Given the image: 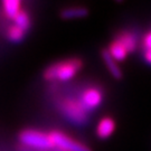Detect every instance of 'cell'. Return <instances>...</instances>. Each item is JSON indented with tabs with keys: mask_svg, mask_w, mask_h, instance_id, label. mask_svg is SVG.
<instances>
[{
	"mask_svg": "<svg viewBox=\"0 0 151 151\" xmlns=\"http://www.w3.org/2000/svg\"><path fill=\"white\" fill-rule=\"evenodd\" d=\"M83 68V60L77 57L56 62L44 70L43 77L47 82H67L74 78Z\"/></svg>",
	"mask_w": 151,
	"mask_h": 151,
	"instance_id": "6da1fadb",
	"label": "cell"
},
{
	"mask_svg": "<svg viewBox=\"0 0 151 151\" xmlns=\"http://www.w3.org/2000/svg\"><path fill=\"white\" fill-rule=\"evenodd\" d=\"M18 140L22 146L35 150H52L55 148L49 132L47 133L39 130H22L18 134Z\"/></svg>",
	"mask_w": 151,
	"mask_h": 151,
	"instance_id": "7a4b0ae2",
	"label": "cell"
},
{
	"mask_svg": "<svg viewBox=\"0 0 151 151\" xmlns=\"http://www.w3.org/2000/svg\"><path fill=\"white\" fill-rule=\"evenodd\" d=\"M60 111L70 122L76 125H84L88 120L86 110L82 105L80 100L73 97H65L60 102Z\"/></svg>",
	"mask_w": 151,
	"mask_h": 151,
	"instance_id": "3957f363",
	"label": "cell"
},
{
	"mask_svg": "<svg viewBox=\"0 0 151 151\" xmlns=\"http://www.w3.org/2000/svg\"><path fill=\"white\" fill-rule=\"evenodd\" d=\"M49 134L52 137L54 147L62 151H92L91 148L76 141L62 131L55 130L49 132Z\"/></svg>",
	"mask_w": 151,
	"mask_h": 151,
	"instance_id": "277c9868",
	"label": "cell"
},
{
	"mask_svg": "<svg viewBox=\"0 0 151 151\" xmlns=\"http://www.w3.org/2000/svg\"><path fill=\"white\" fill-rule=\"evenodd\" d=\"M82 105L87 112L97 109L103 102V92L95 86H91L85 88L81 93V97L78 99Z\"/></svg>",
	"mask_w": 151,
	"mask_h": 151,
	"instance_id": "5b68a950",
	"label": "cell"
},
{
	"mask_svg": "<svg viewBox=\"0 0 151 151\" xmlns=\"http://www.w3.org/2000/svg\"><path fill=\"white\" fill-rule=\"evenodd\" d=\"M115 129H116V124H115V121H114L113 118L104 116L99 121L95 131H96V135L100 139L105 140V139H108L113 134Z\"/></svg>",
	"mask_w": 151,
	"mask_h": 151,
	"instance_id": "8992f818",
	"label": "cell"
},
{
	"mask_svg": "<svg viewBox=\"0 0 151 151\" xmlns=\"http://www.w3.org/2000/svg\"><path fill=\"white\" fill-rule=\"evenodd\" d=\"M106 49H108L109 54L111 55L118 63L124 60L130 54V52L128 50V48L124 46V44L122 43L118 37L115 38V39H113V40L110 43V45L108 46Z\"/></svg>",
	"mask_w": 151,
	"mask_h": 151,
	"instance_id": "52a82bcc",
	"label": "cell"
},
{
	"mask_svg": "<svg viewBox=\"0 0 151 151\" xmlns=\"http://www.w3.org/2000/svg\"><path fill=\"white\" fill-rule=\"evenodd\" d=\"M101 57H102L104 64L106 66L108 70L110 72V74L112 75V77H114L115 80H121L123 77V73H122V70L119 66L118 62L114 60L111 55L109 54L108 49L104 48L101 50Z\"/></svg>",
	"mask_w": 151,
	"mask_h": 151,
	"instance_id": "ba28073f",
	"label": "cell"
},
{
	"mask_svg": "<svg viewBox=\"0 0 151 151\" xmlns=\"http://www.w3.org/2000/svg\"><path fill=\"white\" fill-rule=\"evenodd\" d=\"M88 15V9L86 7L82 6H75V7H68L60 11V16L64 20H70V19H81Z\"/></svg>",
	"mask_w": 151,
	"mask_h": 151,
	"instance_id": "9c48e42d",
	"label": "cell"
},
{
	"mask_svg": "<svg viewBox=\"0 0 151 151\" xmlns=\"http://www.w3.org/2000/svg\"><path fill=\"white\" fill-rule=\"evenodd\" d=\"M2 8H4L6 16L14 20L17 15L22 10V1H19V0H4Z\"/></svg>",
	"mask_w": 151,
	"mask_h": 151,
	"instance_id": "30bf717a",
	"label": "cell"
},
{
	"mask_svg": "<svg viewBox=\"0 0 151 151\" xmlns=\"http://www.w3.org/2000/svg\"><path fill=\"white\" fill-rule=\"evenodd\" d=\"M14 25H16L17 27L22 29L25 32H27L28 29L30 28V26H32V20H30V17H29L27 11H20L16 16V18L14 19Z\"/></svg>",
	"mask_w": 151,
	"mask_h": 151,
	"instance_id": "8fae6325",
	"label": "cell"
},
{
	"mask_svg": "<svg viewBox=\"0 0 151 151\" xmlns=\"http://www.w3.org/2000/svg\"><path fill=\"white\" fill-rule=\"evenodd\" d=\"M118 38L124 44V46L128 48V50H129L130 53H133L135 49H137V39H135V37L131 32H121L119 36H118Z\"/></svg>",
	"mask_w": 151,
	"mask_h": 151,
	"instance_id": "7c38bea8",
	"label": "cell"
},
{
	"mask_svg": "<svg viewBox=\"0 0 151 151\" xmlns=\"http://www.w3.org/2000/svg\"><path fill=\"white\" fill-rule=\"evenodd\" d=\"M142 48H143V60L147 64L151 65V30L147 32L142 39Z\"/></svg>",
	"mask_w": 151,
	"mask_h": 151,
	"instance_id": "4fadbf2b",
	"label": "cell"
},
{
	"mask_svg": "<svg viewBox=\"0 0 151 151\" xmlns=\"http://www.w3.org/2000/svg\"><path fill=\"white\" fill-rule=\"evenodd\" d=\"M7 34H8V38L12 43H19L25 37V32L19 27H17L16 25H11L10 27L8 28Z\"/></svg>",
	"mask_w": 151,
	"mask_h": 151,
	"instance_id": "5bb4252c",
	"label": "cell"
}]
</instances>
